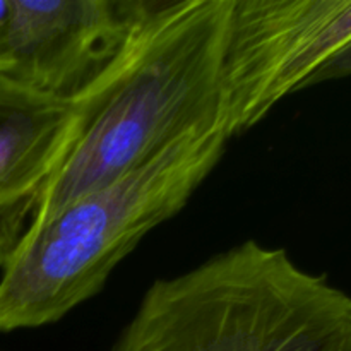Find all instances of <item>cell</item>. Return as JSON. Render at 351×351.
I'll return each instance as SVG.
<instances>
[{
    "instance_id": "obj_6",
    "label": "cell",
    "mask_w": 351,
    "mask_h": 351,
    "mask_svg": "<svg viewBox=\"0 0 351 351\" xmlns=\"http://www.w3.org/2000/svg\"><path fill=\"white\" fill-rule=\"evenodd\" d=\"M91 99L67 101L0 75V269L74 151Z\"/></svg>"
},
{
    "instance_id": "obj_3",
    "label": "cell",
    "mask_w": 351,
    "mask_h": 351,
    "mask_svg": "<svg viewBox=\"0 0 351 351\" xmlns=\"http://www.w3.org/2000/svg\"><path fill=\"white\" fill-rule=\"evenodd\" d=\"M228 143L218 132L175 144L27 230L2 267L0 332L55 324L98 295L141 240L189 204Z\"/></svg>"
},
{
    "instance_id": "obj_1",
    "label": "cell",
    "mask_w": 351,
    "mask_h": 351,
    "mask_svg": "<svg viewBox=\"0 0 351 351\" xmlns=\"http://www.w3.org/2000/svg\"><path fill=\"white\" fill-rule=\"evenodd\" d=\"M230 9L232 0L151 2L115 64L84 95L88 122L29 228L175 144L226 134L221 65Z\"/></svg>"
},
{
    "instance_id": "obj_8",
    "label": "cell",
    "mask_w": 351,
    "mask_h": 351,
    "mask_svg": "<svg viewBox=\"0 0 351 351\" xmlns=\"http://www.w3.org/2000/svg\"><path fill=\"white\" fill-rule=\"evenodd\" d=\"M10 17V0H0V60H2L3 40H5L7 24Z\"/></svg>"
},
{
    "instance_id": "obj_4",
    "label": "cell",
    "mask_w": 351,
    "mask_h": 351,
    "mask_svg": "<svg viewBox=\"0 0 351 351\" xmlns=\"http://www.w3.org/2000/svg\"><path fill=\"white\" fill-rule=\"evenodd\" d=\"M351 40V0H232L221 65L230 139L259 125Z\"/></svg>"
},
{
    "instance_id": "obj_5",
    "label": "cell",
    "mask_w": 351,
    "mask_h": 351,
    "mask_svg": "<svg viewBox=\"0 0 351 351\" xmlns=\"http://www.w3.org/2000/svg\"><path fill=\"white\" fill-rule=\"evenodd\" d=\"M153 0H10L0 75L77 101L101 81Z\"/></svg>"
},
{
    "instance_id": "obj_2",
    "label": "cell",
    "mask_w": 351,
    "mask_h": 351,
    "mask_svg": "<svg viewBox=\"0 0 351 351\" xmlns=\"http://www.w3.org/2000/svg\"><path fill=\"white\" fill-rule=\"evenodd\" d=\"M112 351H351V295L243 240L153 281Z\"/></svg>"
},
{
    "instance_id": "obj_7",
    "label": "cell",
    "mask_w": 351,
    "mask_h": 351,
    "mask_svg": "<svg viewBox=\"0 0 351 351\" xmlns=\"http://www.w3.org/2000/svg\"><path fill=\"white\" fill-rule=\"evenodd\" d=\"M345 77H351V40L311 75V79L305 84V89L322 84V82L338 81V79Z\"/></svg>"
}]
</instances>
